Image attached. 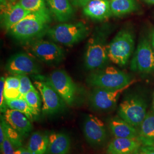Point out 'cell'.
<instances>
[{
    "instance_id": "1",
    "label": "cell",
    "mask_w": 154,
    "mask_h": 154,
    "mask_svg": "<svg viewBox=\"0 0 154 154\" xmlns=\"http://www.w3.org/2000/svg\"><path fill=\"white\" fill-rule=\"evenodd\" d=\"M49 12L30 13L8 31L11 36L22 42L38 38L49 29Z\"/></svg>"
},
{
    "instance_id": "2",
    "label": "cell",
    "mask_w": 154,
    "mask_h": 154,
    "mask_svg": "<svg viewBox=\"0 0 154 154\" xmlns=\"http://www.w3.org/2000/svg\"><path fill=\"white\" fill-rule=\"evenodd\" d=\"M107 30L97 28L88 42L85 54V65L88 70L103 68L109 60L106 42Z\"/></svg>"
},
{
    "instance_id": "3",
    "label": "cell",
    "mask_w": 154,
    "mask_h": 154,
    "mask_svg": "<svg viewBox=\"0 0 154 154\" xmlns=\"http://www.w3.org/2000/svg\"><path fill=\"white\" fill-rule=\"evenodd\" d=\"M86 82L94 88L115 90L133 84L135 81L131 80L126 72L109 66L91 72L87 78Z\"/></svg>"
},
{
    "instance_id": "4",
    "label": "cell",
    "mask_w": 154,
    "mask_h": 154,
    "mask_svg": "<svg viewBox=\"0 0 154 154\" xmlns=\"http://www.w3.org/2000/svg\"><path fill=\"white\" fill-rule=\"evenodd\" d=\"M90 29L82 22L62 23L49 28L46 34L53 41L72 46L86 38Z\"/></svg>"
},
{
    "instance_id": "5",
    "label": "cell",
    "mask_w": 154,
    "mask_h": 154,
    "mask_svg": "<svg viewBox=\"0 0 154 154\" xmlns=\"http://www.w3.org/2000/svg\"><path fill=\"white\" fill-rule=\"evenodd\" d=\"M134 45V38L131 31L120 30L107 45L109 60L117 65H126L132 54Z\"/></svg>"
},
{
    "instance_id": "6",
    "label": "cell",
    "mask_w": 154,
    "mask_h": 154,
    "mask_svg": "<svg viewBox=\"0 0 154 154\" xmlns=\"http://www.w3.org/2000/svg\"><path fill=\"white\" fill-rule=\"evenodd\" d=\"M147 103L139 95H131L124 99L118 108L120 118L134 127L140 126L147 115Z\"/></svg>"
},
{
    "instance_id": "7",
    "label": "cell",
    "mask_w": 154,
    "mask_h": 154,
    "mask_svg": "<svg viewBox=\"0 0 154 154\" xmlns=\"http://www.w3.org/2000/svg\"><path fill=\"white\" fill-rule=\"evenodd\" d=\"M38 79L49 83L54 88L67 105L73 104L77 92L75 83L70 75L63 70L57 69L52 72L47 78L42 77Z\"/></svg>"
},
{
    "instance_id": "8",
    "label": "cell",
    "mask_w": 154,
    "mask_h": 154,
    "mask_svg": "<svg viewBox=\"0 0 154 154\" xmlns=\"http://www.w3.org/2000/svg\"><path fill=\"white\" fill-rule=\"evenodd\" d=\"M29 49L38 60L48 65L58 64L65 57L64 50L59 45L43 39L33 41Z\"/></svg>"
},
{
    "instance_id": "9",
    "label": "cell",
    "mask_w": 154,
    "mask_h": 154,
    "mask_svg": "<svg viewBox=\"0 0 154 154\" xmlns=\"http://www.w3.org/2000/svg\"><path fill=\"white\" fill-rule=\"evenodd\" d=\"M34 85L42 98L43 113L53 115L63 110L66 103L49 83L37 79L34 82Z\"/></svg>"
},
{
    "instance_id": "10",
    "label": "cell",
    "mask_w": 154,
    "mask_h": 154,
    "mask_svg": "<svg viewBox=\"0 0 154 154\" xmlns=\"http://www.w3.org/2000/svg\"><path fill=\"white\" fill-rule=\"evenodd\" d=\"M133 72L149 73L154 71V50L147 39H142L137 48L130 65Z\"/></svg>"
},
{
    "instance_id": "11",
    "label": "cell",
    "mask_w": 154,
    "mask_h": 154,
    "mask_svg": "<svg viewBox=\"0 0 154 154\" xmlns=\"http://www.w3.org/2000/svg\"><path fill=\"white\" fill-rule=\"evenodd\" d=\"M6 69L13 75L37 74L41 72L38 63L30 55L18 53L8 60Z\"/></svg>"
},
{
    "instance_id": "12",
    "label": "cell",
    "mask_w": 154,
    "mask_h": 154,
    "mask_svg": "<svg viewBox=\"0 0 154 154\" xmlns=\"http://www.w3.org/2000/svg\"><path fill=\"white\" fill-rule=\"evenodd\" d=\"M132 84L118 90H108L95 88L91 93L89 100L91 106L95 110L107 111L114 108L119 96Z\"/></svg>"
},
{
    "instance_id": "13",
    "label": "cell",
    "mask_w": 154,
    "mask_h": 154,
    "mask_svg": "<svg viewBox=\"0 0 154 154\" xmlns=\"http://www.w3.org/2000/svg\"><path fill=\"white\" fill-rule=\"evenodd\" d=\"M83 132L88 142L95 146L103 144L107 138L104 123L92 114L86 116L83 124Z\"/></svg>"
},
{
    "instance_id": "14",
    "label": "cell",
    "mask_w": 154,
    "mask_h": 154,
    "mask_svg": "<svg viewBox=\"0 0 154 154\" xmlns=\"http://www.w3.org/2000/svg\"><path fill=\"white\" fill-rule=\"evenodd\" d=\"M85 16L97 21H102L112 15L109 0H90L83 7Z\"/></svg>"
},
{
    "instance_id": "15",
    "label": "cell",
    "mask_w": 154,
    "mask_h": 154,
    "mask_svg": "<svg viewBox=\"0 0 154 154\" xmlns=\"http://www.w3.org/2000/svg\"><path fill=\"white\" fill-rule=\"evenodd\" d=\"M1 9V25L7 31L28 15L30 12L25 10L18 3Z\"/></svg>"
},
{
    "instance_id": "16",
    "label": "cell",
    "mask_w": 154,
    "mask_h": 154,
    "mask_svg": "<svg viewBox=\"0 0 154 154\" xmlns=\"http://www.w3.org/2000/svg\"><path fill=\"white\" fill-rule=\"evenodd\" d=\"M4 117L6 122L21 135H26L33 129L30 119L20 111L8 108L4 113Z\"/></svg>"
},
{
    "instance_id": "17",
    "label": "cell",
    "mask_w": 154,
    "mask_h": 154,
    "mask_svg": "<svg viewBox=\"0 0 154 154\" xmlns=\"http://www.w3.org/2000/svg\"><path fill=\"white\" fill-rule=\"evenodd\" d=\"M140 144L138 138H115L109 143L107 152L109 154H134Z\"/></svg>"
},
{
    "instance_id": "18",
    "label": "cell",
    "mask_w": 154,
    "mask_h": 154,
    "mask_svg": "<svg viewBox=\"0 0 154 154\" xmlns=\"http://www.w3.org/2000/svg\"><path fill=\"white\" fill-rule=\"evenodd\" d=\"M71 149V139L64 132H53L49 136L47 152L49 154H67Z\"/></svg>"
},
{
    "instance_id": "19",
    "label": "cell",
    "mask_w": 154,
    "mask_h": 154,
    "mask_svg": "<svg viewBox=\"0 0 154 154\" xmlns=\"http://www.w3.org/2000/svg\"><path fill=\"white\" fill-rule=\"evenodd\" d=\"M50 10L56 20L61 22L70 20L74 16V9L70 0H46Z\"/></svg>"
},
{
    "instance_id": "20",
    "label": "cell",
    "mask_w": 154,
    "mask_h": 154,
    "mask_svg": "<svg viewBox=\"0 0 154 154\" xmlns=\"http://www.w3.org/2000/svg\"><path fill=\"white\" fill-rule=\"evenodd\" d=\"M109 127L115 138H138V132L133 126L121 118H114L109 122Z\"/></svg>"
},
{
    "instance_id": "21",
    "label": "cell",
    "mask_w": 154,
    "mask_h": 154,
    "mask_svg": "<svg viewBox=\"0 0 154 154\" xmlns=\"http://www.w3.org/2000/svg\"><path fill=\"white\" fill-rule=\"evenodd\" d=\"M138 139L144 146L154 147V113L147 114L140 125Z\"/></svg>"
},
{
    "instance_id": "22",
    "label": "cell",
    "mask_w": 154,
    "mask_h": 154,
    "mask_svg": "<svg viewBox=\"0 0 154 154\" xmlns=\"http://www.w3.org/2000/svg\"><path fill=\"white\" fill-rule=\"evenodd\" d=\"M49 136L40 131L33 132L28 142V150L33 154H46L48 148Z\"/></svg>"
},
{
    "instance_id": "23",
    "label": "cell",
    "mask_w": 154,
    "mask_h": 154,
    "mask_svg": "<svg viewBox=\"0 0 154 154\" xmlns=\"http://www.w3.org/2000/svg\"><path fill=\"white\" fill-rule=\"evenodd\" d=\"M112 15L121 16L135 11L138 6L135 0H110Z\"/></svg>"
},
{
    "instance_id": "24",
    "label": "cell",
    "mask_w": 154,
    "mask_h": 154,
    "mask_svg": "<svg viewBox=\"0 0 154 154\" xmlns=\"http://www.w3.org/2000/svg\"><path fill=\"white\" fill-rule=\"evenodd\" d=\"M20 86V78L17 75H13L6 78L4 87V97L5 100L21 98Z\"/></svg>"
},
{
    "instance_id": "25",
    "label": "cell",
    "mask_w": 154,
    "mask_h": 154,
    "mask_svg": "<svg viewBox=\"0 0 154 154\" xmlns=\"http://www.w3.org/2000/svg\"><path fill=\"white\" fill-rule=\"evenodd\" d=\"M6 104L9 109L17 110L24 114L30 120L32 119L33 116H35L33 110L30 107L26 100L23 98L6 100Z\"/></svg>"
},
{
    "instance_id": "26",
    "label": "cell",
    "mask_w": 154,
    "mask_h": 154,
    "mask_svg": "<svg viewBox=\"0 0 154 154\" xmlns=\"http://www.w3.org/2000/svg\"><path fill=\"white\" fill-rule=\"evenodd\" d=\"M1 124L2 125L5 129L6 137L15 149H18L22 146V138L21 134L15 129L11 127L5 121L4 116H1Z\"/></svg>"
},
{
    "instance_id": "27",
    "label": "cell",
    "mask_w": 154,
    "mask_h": 154,
    "mask_svg": "<svg viewBox=\"0 0 154 154\" xmlns=\"http://www.w3.org/2000/svg\"><path fill=\"white\" fill-rule=\"evenodd\" d=\"M18 3L30 13L49 12L45 0H19Z\"/></svg>"
},
{
    "instance_id": "28",
    "label": "cell",
    "mask_w": 154,
    "mask_h": 154,
    "mask_svg": "<svg viewBox=\"0 0 154 154\" xmlns=\"http://www.w3.org/2000/svg\"><path fill=\"white\" fill-rule=\"evenodd\" d=\"M23 98L26 100L30 107L33 110L34 115H38L41 110L42 101L38 90L35 88L29 91Z\"/></svg>"
},
{
    "instance_id": "29",
    "label": "cell",
    "mask_w": 154,
    "mask_h": 154,
    "mask_svg": "<svg viewBox=\"0 0 154 154\" xmlns=\"http://www.w3.org/2000/svg\"><path fill=\"white\" fill-rule=\"evenodd\" d=\"M20 78V91L21 94V98H23L24 96L28 93L29 91L35 89L31 81L30 80L28 75H17Z\"/></svg>"
},
{
    "instance_id": "30",
    "label": "cell",
    "mask_w": 154,
    "mask_h": 154,
    "mask_svg": "<svg viewBox=\"0 0 154 154\" xmlns=\"http://www.w3.org/2000/svg\"><path fill=\"white\" fill-rule=\"evenodd\" d=\"M5 78L1 77L0 79V110L1 113H5L8 109L6 104V100L4 97V87H5Z\"/></svg>"
},
{
    "instance_id": "31",
    "label": "cell",
    "mask_w": 154,
    "mask_h": 154,
    "mask_svg": "<svg viewBox=\"0 0 154 154\" xmlns=\"http://www.w3.org/2000/svg\"><path fill=\"white\" fill-rule=\"evenodd\" d=\"M14 149L10 140L6 138L1 152L2 154H16V149Z\"/></svg>"
},
{
    "instance_id": "32",
    "label": "cell",
    "mask_w": 154,
    "mask_h": 154,
    "mask_svg": "<svg viewBox=\"0 0 154 154\" xmlns=\"http://www.w3.org/2000/svg\"><path fill=\"white\" fill-rule=\"evenodd\" d=\"M134 154H154V147L143 146L140 147Z\"/></svg>"
},
{
    "instance_id": "33",
    "label": "cell",
    "mask_w": 154,
    "mask_h": 154,
    "mask_svg": "<svg viewBox=\"0 0 154 154\" xmlns=\"http://www.w3.org/2000/svg\"><path fill=\"white\" fill-rule=\"evenodd\" d=\"M6 138V137L5 129L2 126V125L0 123V149H1V151L2 149L3 144L5 142Z\"/></svg>"
},
{
    "instance_id": "34",
    "label": "cell",
    "mask_w": 154,
    "mask_h": 154,
    "mask_svg": "<svg viewBox=\"0 0 154 154\" xmlns=\"http://www.w3.org/2000/svg\"><path fill=\"white\" fill-rule=\"evenodd\" d=\"M90 0H70L72 5L76 7H83Z\"/></svg>"
},
{
    "instance_id": "35",
    "label": "cell",
    "mask_w": 154,
    "mask_h": 154,
    "mask_svg": "<svg viewBox=\"0 0 154 154\" xmlns=\"http://www.w3.org/2000/svg\"><path fill=\"white\" fill-rule=\"evenodd\" d=\"M16 154H33L30 151L28 150V149L23 148L21 147L18 149H16Z\"/></svg>"
},
{
    "instance_id": "36",
    "label": "cell",
    "mask_w": 154,
    "mask_h": 154,
    "mask_svg": "<svg viewBox=\"0 0 154 154\" xmlns=\"http://www.w3.org/2000/svg\"><path fill=\"white\" fill-rule=\"evenodd\" d=\"M151 44L152 46V48L154 50V29L152 30V33H151Z\"/></svg>"
},
{
    "instance_id": "37",
    "label": "cell",
    "mask_w": 154,
    "mask_h": 154,
    "mask_svg": "<svg viewBox=\"0 0 154 154\" xmlns=\"http://www.w3.org/2000/svg\"><path fill=\"white\" fill-rule=\"evenodd\" d=\"M145 2L149 3V4H154V0H144Z\"/></svg>"
},
{
    "instance_id": "38",
    "label": "cell",
    "mask_w": 154,
    "mask_h": 154,
    "mask_svg": "<svg viewBox=\"0 0 154 154\" xmlns=\"http://www.w3.org/2000/svg\"><path fill=\"white\" fill-rule=\"evenodd\" d=\"M152 109H153V111L154 113V98H153V102H152Z\"/></svg>"
},
{
    "instance_id": "39",
    "label": "cell",
    "mask_w": 154,
    "mask_h": 154,
    "mask_svg": "<svg viewBox=\"0 0 154 154\" xmlns=\"http://www.w3.org/2000/svg\"></svg>"
}]
</instances>
